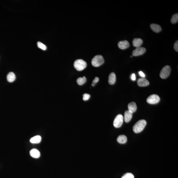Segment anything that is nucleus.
<instances>
[{
  "label": "nucleus",
  "mask_w": 178,
  "mask_h": 178,
  "mask_svg": "<svg viewBox=\"0 0 178 178\" xmlns=\"http://www.w3.org/2000/svg\"><path fill=\"white\" fill-rule=\"evenodd\" d=\"M117 140L119 143L124 144L126 143L127 141V138L124 135H121L118 137Z\"/></svg>",
  "instance_id": "18"
},
{
  "label": "nucleus",
  "mask_w": 178,
  "mask_h": 178,
  "mask_svg": "<svg viewBox=\"0 0 178 178\" xmlns=\"http://www.w3.org/2000/svg\"><path fill=\"white\" fill-rule=\"evenodd\" d=\"M146 51V49L144 47L136 48L132 52V55L134 56H138L142 55L144 54Z\"/></svg>",
  "instance_id": "7"
},
{
  "label": "nucleus",
  "mask_w": 178,
  "mask_h": 178,
  "mask_svg": "<svg viewBox=\"0 0 178 178\" xmlns=\"http://www.w3.org/2000/svg\"><path fill=\"white\" fill-rule=\"evenodd\" d=\"M96 84H95V83H92V86H95V85H96Z\"/></svg>",
  "instance_id": "28"
},
{
  "label": "nucleus",
  "mask_w": 178,
  "mask_h": 178,
  "mask_svg": "<svg viewBox=\"0 0 178 178\" xmlns=\"http://www.w3.org/2000/svg\"><path fill=\"white\" fill-rule=\"evenodd\" d=\"M160 100V97L158 95L152 94L148 97L146 101L149 104H154L159 103Z\"/></svg>",
  "instance_id": "6"
},
{
  "label": "nucleus",
  "mask_w": 178,
  "mask_h": 178,
  "mask_svg": "<svg viewBox=\"0 0 178 178\" xmlns=\"http://www.w3.org/2000/svg\"><path fill=\"white\" fill-rule=\"evenodd\" d=\"M174 50H176L177 52H178V40L176 41L174 43Z\"/></svg>",
  "instance_id": "24"
},
{
  "label": "nucleus",
  "mask_w": 178,
  "mask_h": 178,
  "mask_svg": "<svg viewBox=\"0 0 178 178\" xmlns=\"http://www.w3.org/2000/svg\"><path fill=\"white\" fill-rule=\"evenodd\" d=\"M41 139L42 138L40 136L37 135L32 138L30 139V141L32 144H39L41 142Z\"/></svg>",
  "instance_id": "15"
},
{
  "label": "nucleus",
  "mask_w": 178,
  "mask_h": 178,
  "mask_svg": "<svg viewBox=\"0 0 178 178\" xmlns=\"http://www.w3.org/2000/svg\"><path fill=\"white\" fill-rule=\"evenodd\" d=\"M30 154L33 158H39L40 156V154L39 151L36 149H33L30 152Z\"/></svg>",
  "instance_id": "11"
},
{
  "label": "nucleus",
  "mask_w": 178,
  "mask_h": 178,
  "mask_svg": "<svg viewBox=\"0 0 178 178\" xmlns=\"http://www.w3.org/2000/svg\"><path fill=\"white\" fill-rule=\"evenodd\" d=\"M118 46L120 49L124 50L128 48L130 46V44L127 40H124L119 42Z\"/></svg>",
  "instance_id": "8"
},
{
  "label": "nucleus",
  "mask_w": 178,
  "mask_h": 178,
  "mask_svg": "<svg viewBox=\"0 0 178 178\" xmlns=\"http://www.w3.org/2000/svg\"><path fill=\"white\" fill-rule=\"evenodd\" d=\"M139 74L140 75V76H142V77L143 78L145 77V75L144 73L141 71H140L139 72Z\"/></svg>",
  "instance_id": "26"
},
{
  "label": "nucleus",
  "mask_w": 178,
  "mask_h": 178,
  "mask_svg": "<svg viewBox=\"0 0 178 178\" xmlns=\"http://www.w3.org/2000/svg\"><path fill=\"white\" fill-rule=\"evenodd\" d=\"M74 66L76 70L78 71H82L86 67V62L83 60L78 59L76 60L74 62Z\"/></svg>",
  "instance_id": "2"
},
{
  "label": "nucleus",
  "mask_w": 178,
  "mask_h": 178,
  "mask_svg": "<svg viewBox=\"0 0 178 178\" xmlns=\"http://www.w3.org/2000/svg\"><path fill=\"white\" fill-rule=\"evenodd\" d=\"M146 122L145 120H140L134 125L133 127L134 132L138 133L141 132L146 125Z\"/></svg>",
  "instance_id": "1"
},
{
  "label": "nucleus",
  "mask_w": 178,
  "mask_h": 178,
  "mask_svg": "<svg viewBox=\"0 0 178 178\" xmlns=\"http://www.w3.org/2000/svg\"><path fill=\"white\" fill-rule=\"evenodd\" d=\"M142 43V40L140 38H134L133 41V44L134 46L136 48L140 47Z\"/></svg>",
  "instance_id": "12"
},
{
  "label": "nucleus",
  "mask_w": 178,
  "mask_h": 178,
  "mask_svg": "<svg viewBox=\"0 0 178 178\" xmlns=\"http://www.w3.org/2000/svg\"><path fill=\"white\" fill-rule=\"evenodd\" d=\"M124 121V117L121 114H119L116 116L114 120L113 125L116 128L120 127Z\"/></svg>",
  "instance_id": "5"
},
{
  "label": "nucleus",
  "mask_w": 178,
  "mask_h": 178,
  "mask_svg": "<svg viewBox=\"0 0 178 178\" xmlns=\"http://www.w3.org/2000/svg\"><path fill=\"white\" fill-rule=\"evenodd\" d=\"M138 85L140 86H148L150 84L148 80L144 78H139L137 81Z\"/></svg>",
  "instance_id": "9"
},
{
  "label": "nucleus",
  "mask_w": 178,
  "mask_h": 178,
  "mask_svg": "<svg viewBox=\"0 0 178 178\" xmlns=\"http://www.w3.org/2000/svg\"><path fill=\"white\" fill-rule=\"evenodd\" d=\"M90 96L89 94H85L83 95V99L84 101H87L90 99Z\"/></svg>",
  "instance_id": "23"
},
{
  "label": "nucleus",
  "mask_w": 178,
  "mask_h": 178,
  "mask_svg": "<svg viewBox=\"0 0 178 178\" xmlns=\"http://www.w3.org/2000/svg\"><path fill=\"white\" fill-rule=\"evenodd\" d=\"M178 21V13L174 14L172 16L171 19V22L173 24L176 23Z\"/></svg>",
  "instance_id": "20"
},
{
  "label": "nucleus",
  "mask_w": 178,
  "mask_h": 178,
  "mask_svg": "<svg viewBox=\"0 0 178 178\" xmlns=\"http://www.w3.org/2000/svg\"><path fill=\"white\" fill-rule=\"evenodd\" d=\"M131 56V58L132 57V56Z\"/></svg>",
  "instance_id": "29"
},
{
  "label": "nucleus",
  "mask_w": 178,
  "mask_h": 178,
  "mask_svg": "<svg viewBox=\"0 0 178 178\" xmlns=\"http://www.w3.org/2000/svg\"><path fill=\"white\" fill-rule=\"evenodd\" d=\"M132 113L128 110H126L124 113V120L126 123L129 122L132 117Z\"/></svg>",
  "instance_id": "16"
},
{
  "label": "nucleus",
  "mask_w": 178,
  "mask_h": 178,
  "mask_svg": "<svg viewBox=\"0 0 178 178\" xmlns=\"http://www.w3.org/2000/svg\"><path fill=\"white\" fill-rule=\"evenodd\" d=\"M37 45L39 48H41L42 50H46V46L41 43V42H37Z\"/></svg>",
  "instance_id": "21"
},
{
  "label": "nucleus",
  "mask_w": 178,
  "mask_h": 178,
  "mask_svg": "<svg viewBox=\"0 0 178 178\" xmlns=\"http://www.w3.org/2000/svg\"><path fill=\"white\" fill-rule=\"evenodd\" d=\"M99 80V78L98 77H96L95 78L94 80H93L92 82L96 84L97 82H98Z\"/></svg>",
  "instance_id": "25"
},
{
  "label": "nucleus",
  "mask_w": 178,
  "mask_h": 178,
  "mask_svg": "<svg viewBox=\"0 0 178 178\" xmlns=\"http://www.w3.org/2000/svg\"><path fill=\"white\" fill-rule=\"evenodd\" d=\"M104 62L103 57L100 55H98L94 57L92 61V64L95 67H98L103 64Z\"/></svg>",
  "instance_id": "3"
},
{
  "label": "nucleus",
  "mask_w": 178,
  "mask_h": 178,
  "mask_svg": "<svg viewBox=\"0 0 178 178\" xmlns=\"http://www.w3.org/2000/svg\"><path fill=\"white\" fill-rule=\"evenodd\" d=\"M116 80V74L114 72H112L110 74L108 77V82L110 84H114Z\"/></svg>",
  "instance_id": "13"
},
{
  "label": "nucleus",
  "mask_w": 178,
  "mask_h": 178,
  "mask_svg": "<svg viewBox=\"0 0 178 178\" xmlns=\"http://www.w3.org/2000/svg\"><path fill=\"white\" fill-rule=\"evenodd\" d=\"M171 68L170 66H166L163 67L160 72V76L161 78L165 79L168 77L170 74Z\"/></svg>",
  "instance_id": "4"
},
{
  "label": "nucleus",
  "mask_w": 178,
  "mask_h": 178,
  "mask_svg": "<svg viewBox=\"0 0 178 178\" xmlns=\"http://www.w3.org/2000/svg\"><path fill=\"white\" fill-rule=\"evenodd\" d=\"M128 111L133 114L135 112L137 109V106L134 102H131L128 104Z\"/></svg>",
  "instance_id": "10"
},
{
  "label": "nucleus",
  "mask_w": 178,
  "mask_h": 178,
  "mask_svg": "<svg viewBox=\"0 0 178 178\" xmlns=\"http://www.w3.org/2000/svg\"><path fill=\"white\" fill-rule=\"evenodd\" d=\"M150 27L152 31L156 33L159 32L162 30L161 27L159 24H152L150 25Z\"/></svg>",
  "instance_id": "14"
},
{
  "label": "nucleus",
  "mask_w": 178,
  "mask_h": 178,
  "mask_svg": "<svg viewBox=\"0 0 178 178\" xmlns=\"http://www.w3.org/2000/svg\"><path fill=\"white\" fill-rule=\"evenodd\" d=\"M122 178H134V176L132 174L127 173L123 176Z\"/></svg>",
  "instance_id": "22"
},
{
  "label": "nucleus",
  "mask_w": 178,
  "mask_h": 178,
  "mask_svg": "<svg viewBox=\"0 0 178 178\" xmlns=\"http://www.w3.org/2000/svg\"><path fill=\"white\" fill-rule=\"evenodd\" d=\"M86 82V78L85 76H84L82 78L80 77L78 78L76 82L79 85L81 86L85 83Z\"/></svg>",
  "instance_id": "19"
},
{
  "label": "nucleus",
  "mask_w": 178,
  "mask_h": 178,
  "mask_svg": "<svg viewBox=\"0 0 178 178\" xmlns=\"http://www.w3.org/2000/svg\"><path fill=\"white\" fill-rule=\"evenodd\" d=\"M131 79L132 80L134 81L136 80V76L135 74H132L131 76Z\"/></svg>",
  "instance_id": "27"
},
{
  "label": "nucleus",
  "mask_w": 178,
  "mask_h": 178,
  "mask_svg": "<svg viewBox=\"0 0 178 178\" xmlns=\"http://www.w3.org/2000/svg\"><path fill=\"white\" fill-rule=\"evenodd\" d=\"M7 79L9 82H13L15 81L16 79L15 74L13 72H9L7 75Z\"/></svg>",
  "instance_id": "17"
}]
</instances>
